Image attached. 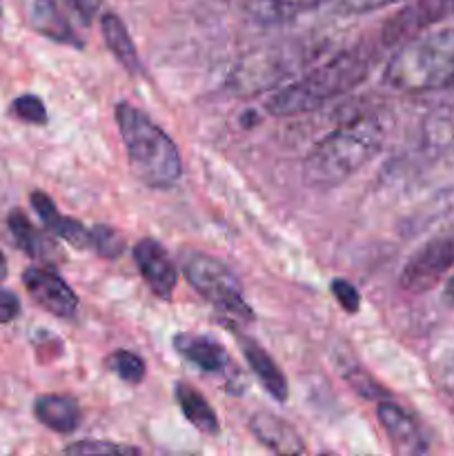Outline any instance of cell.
<instances>
[{
	"instance_id": "cell-1",
	"label": "cell",
	"mask_w": 454,
	"mask_h": 456,
	"mask_svg": "<svg viewBox=\"0 0 454 456\" xmlns=\"http://www.w3.org/2000/svg\"><path fill=\"white\" fill-rule=\"evenodd\" d=\"M385 129L374 116L347 120L320 138L303 159V183L312 190H332L363 169L381 151Z\"/></svg>"
},
{
	"instance_id": "cell-2",
	"label": "cell",
	"mask_w": 454,
	"mask_h": 456,
	"mask_svg": "<svg viewBox=\"0 0 454 456\" xmlns=\"http://www.w3.org/2000/svg\"><path fill=\"white\" fill-rule=\"evenodd\" d=\"M114 116L134 176L151 190L176 185L182 176V160L167 132L129 102H118Z\"/></svg>"
},
{
	"instance_id": "cell-3",
	"label": "cell",
	"mask_w": 454,
	"mask_h": 456,
	"mask_svg": "<svg viewBox=\"0 0 454 456\" xmlns=\"http://www.w3.org/2000/svg\"><path fill=\"white\" fill-rule=\"evenodd\" d=\"M369 53L365 49H345L329 58L325 65L316 67L310 74L298 78L296 83L279 89L270 101L265 102V110L272 116H298L314 111L323 107L325 102L352 92L356 85L365 80L369 71Z\"/></svg>"
},
{
	"instance_id": "cell-4",
	"label": "cell",
	"mask_w": 454,
	"mask_h": 456,
	"mask_svg": "<svg viewBox=\"0 0 454 456\" xmlns=\"http://www.w3.org/2000/svg\"><path fill=\"white\" fill-rule=\"evenodd\" d=\"M383 83L408 94L454 87V27L401 43L383 69Z\"/></svg>"
},
{
	"instance_id": "cell-5",
	"label": "cell",
	"mask_w": 454,
	"mask_h": 456,
	"mask_svg": "<svg viewBox=\"0 0 454 456\" xmlns=\"http://www.w3.org/2000/svg\"><path fill=\"white\" fill-rule=\"evenodd\" d=\"M181 261L185 279L190 281L191 288L205 301L212 303L221 314L239 319L243 323L254 321V310L245 301L243 285L225 263L205 252H196V249H185L181 254Z\"/></svg>"
},
{
	"instance_id": "cell-6",
	"label": "cell",
	"mask_w": 454,
	"mask_h": 456,
	"mask_svg": "<svg viewBox=\"0 0 454 456\" xmlns=\"http://www.w3.org/2000/svg\"><path fill=\"white\" fill-rule=\"evenodd\" d=\"M310 47L298 43L274 45L240 58L227 78V89L236 96H254L283 83L301 62L310 61Z\"/></svg>"
},
{
	"instance_id": "cell-7",
	"label": "cell",
	"mask_w": 454,
	"mask_h": 456,
	"mask_svg": "<svg viewBox=\"0 0 454 456\" xmlns=\"http://www.w3.org/2000/svg\"><path fill=\"white\" fill-rule=\"evenodd\" d=\"M454 267V230L427 240L409 256L401 272V288L409 294L430 292Z\"/></svg>"
},
{
	"instance_id": "cell-8",
	"label": "cell",
	"mask_w": 454,
	"mask_h": 456,
	"mask_svg": "<svg viewBox=\"0 0 454 456\" xmlns=\"http://www.w3.org/2000/svg\"><path fill=\"white\" fill-rule=\"evenodd\" d=\"M22 285H25L29 297L43 310L58 316V319H71L76 310H78L76 292L53 270H47V267H27L22 272Z\"/></svg>"
},
{
	"instance_id": "cell-9",
	"label": "cell",
	"mask_w": 454,
	"mask_h": 456,
	"mask_svg": "<svg viewBox=\"0 0 454 456\" xmlns=\"http://www.w3.org/2000/svg\"><path fill=\"white\" fill-rule=\"evenodd\" d=\"M450 9H452V0H414L383 25V45H401L414 38L418 31L439 22Z\"/></svg>"
},
{
	"instance_id": "cell-10",
	"label": "cell",
	"mask_w": 454,
	"mask_h": 456,
	"mask_svg": "<svg viewBox=\"0 0 454 456\" xmlns=\"http://www.w3.org/2000/svg\"><path fill=\"white\" fill-rule=\"evenodd\" d=\"M134 261H136L138 270H141L142 279L150 285L151 292L167 301L178 283L176 265H174L167 249L158 240L142 239L134 248Z\"/></svg>"
},
{
	"instance_id": "cell-11",
	"label": "cell",
	"mask_w": 454,
	"mask_h": 456,
	"mask_svg": "<svg viewBox=\"0 0 454 456\" xmlns=\"http://www.w3.org/2000/svg\"><path fill=\"white\" fill-rule=\"evenodd\" d=\"M377 417L396 452L408 456L427 452V444L423 439L421 430L403 408L390 403V401H381L377 408Z\"/></svg>"
},
{
	"instance_id": "cell-12",
	"label": "cell",
	"mask_w": 454,
	"mask_h": 456,
	"mask_svg": "<svg viewBox=\"0 0 454 456\" xmlns=\"http://www.w3.org/2000/svg\"><path fill=\"white\" fill-rule=\"evenodd\" d=\"M249 432L256 436L261 445L276 454H305L307 448L298 432L289 426L285 419L276 417V414L267 412V410H258L249 419Z\"/></svg>"
},
{
	"instance_id": "cell-13",
	"label": "cell",
	"mask_w": 454,
	"mask_h": 456,
	"mask_svg": "<svg viewBox=\"0 0 454 456\" xmlns=\"http://www.w3.org/2000/svg\"><path fill=\"white\" fill-rule=\"evenodd\" d=\"M22 9H25L27 25L34 31L56 40V43L71 45L76 49L83 47V40L71 29L69 20L62 16L56 0H22Z\"/></svg>"
},
{
	"instance_id": "cell-14",
	"label": "cell",
	"mask_w": 454,
	"mask_h": 456,
	"mask_svg": "<svg viewBox=\"0 0 454 456\" xmlns=\"http://www.w3.org/2000/svg\"><path fill=\"white\" fill-rule=\"evenodd\" d=\"M174 347L182 359L209 374H227L231 370V359L221 343L200 334H178Z\"/></svg>"
},
{
	"instance_id": "cell-15",
	"label": "cell",
	"mask_w": 454,
	"mask_h": 456,
	"mask_svg": "<svg viewBox=\"0 0 454 456\" xmlns=\"http://www.w3.org/2000/svg\"><path fill=\"white\" fill-rule=\"evenodd\" d=\"M29 200L31 208L36 209L40 221L45 223V227H47L52 234H56L58 239L67 240V243L74 245V248L78 249H85L92 245V232L85 230L83 223L76 221V218L62 216V214L58 212L56 203H53L45 191H34V194L29 196Z\"/></svg>"
},
{
	"instance_id": "cell-16",
	"label": "cell",
	"mask_w": 454,
	"mask_h": 456,
	"mask_svg": "<svg viewBox=\"0 0 454 456\" xmlns=\"http://www.w3.org/2000/svg\"><path fill=\"white\" fill-rule=\"evenodd\" d=\"M234 337H236V341H239L245 361L249 363L252 372L256 374L258 381L263 383V387H265V390L270 392L276 401H280V403H283V401H288V395H289L288 379H285V374L280 372V368L276 365V361L272 359V356L267 354V352L263 350V347L258 346L254 338L243 337L240 332H234Z\"/></svg>"
},
{
	"instance_id": "cell-17",
	"label": "cell",
	"mask_w": 454,
	"mask_h": 456,
	"mask_svg": "<svg viewBox=\"0 0 454 456\" xmlns=\"http://www.w3.org/2000/svg\"><path fill=\"white\" fill-rule=\"evenodd\" d=\"M34 414L45 428L58 435H71L78 430L83 412L74 396L67 395H43L36 399Z\"/></svg>"
},
{
	"instance_id": "cell-18",
	"label": "cell",
	"mask_w": 454,
	"mask_h": 456,
	"mask_svg": "<svg viewBox=\"0 0 454 456\" xmlns=\"http://www.w3.org/2000/svg\"><path fill=\"white\" fill-rule=\"evenodd\" d=\"M323 0H245L243 12L254 25H285L294 18L316 9Z\"/></svg>"
},
{
	"instance_id": "cell-19",
	"label": "cell",
	"mask_w": 454,
	"mask_h": 456,
	"mask_svg": "<svg viewBox=\"0 0 454 456\" xmlns=\"http://www.w3.org/2000/svg\"><path fill=\"white\" fill-rule=\"evenodd\" d=\"M101 31H102V38H105L107 47H109V52L114 53L116 61L120 62V65L125 67V69L129 71V74H141V58H138V52L136 47H134V40L132 36H129L127 27H125V22L120 20L116 13L107 12L102 13L101 18Z\"/></svg>"
},
{
	"instance_id": "cell-20",
	"label": "cell",
	"mask_w": 454,
	"mask_h": 456,
	"mask_svg": "<svg viewBox=\"0 0 454 456\" xmlns=\"http://www.w3.org/2000/svg\"><path fill=\"white\" fill-rule=\"evenodd\" d=\"M174 395H176L178 405H181V412L185 414V419L196 430L205 432V435H218L221 423H218L216 412L196 387L187 386V383H176Z\"/></svg>"
},
{
	"instance_id": "cell-21",
	"label": "cell",
	"mask_w": 454,
	"mask_h": 456,
	"mask_svg": "<svg viewBox=\"0 0 454 456\" xmlns=\"http://www.w3.org/2000/svg\"><path fill=\"white\" fill-rule=\"evenodd\" d=\"M7 225L12 236L16 239L18 248L31 258H38V261H52L56 256V248H53L52 240L43 234L40 230H36L31 225L29 218L20 212V209H13L7 218Z\"/></svg>"
},
{
	"instance_id": "cell-22",
	"label": "cell",
	"mask_w": 454,
	"mask_h": 456,
	"mask_svg": "<svg viewBox=\"0 0 454 456\" xmlns=\"http://www.w3.org/2000/svg\"><path fill=\"white\" fill-rule=\"evenodd\" d=\"M107 370L114 372L120 381L129 383V386H138L145 379V361L138 354L127 350H116L107 356Z\"/></svg>"
},
{
	"instance_id": "cell-23",
	"label": "cell",
	"mask_w": 454,
	"mask_h": 456,
	"mask_svg": "<svg viewBox=\"0 0 454 456\" xmlns=\"http://www.w3.org/2000/svg\"><path fill=\"white\" fill-rule=\"evenodd\" d=\"M89 232H92V245H89V248H92L98 256L114 261V258H118L120 254H123L125 239L116 230H111V227L107 225H96Z\"/></svg>"
},
{
	"instance_id": "cell-24",
	"label": "cell",
	"mask_w": 454,
	"mask_h": 456,
	"mask_svg": "<svg viewBox=\"0 0 454 456\" xmlns=\"http://www.w3.org/2000/svg\"><path fill=\"white\" fill-rule=\"evenodd\" d=\"M12 114L16 116L22 123L31 125H45L47 123V107L43 105L38 96H31V94H25V96H18L16 101L12 102Z\"/></svg>"
},
{
	"instance_id": "cell-25",
	"label": "cell",
	"mask_w": 454,
	"mask_h": 456,
	"mask_svg": "<svg viewBox=\"0 0 454 456\" xmlns=\"http://www.w3.org/2000/svg\"><path fill=\"white\" fill-rule=\"evenodd\" d=\"M141 452L134 445H118V444H102V441H78L65 448V454H136Z\"/></svg>"
},
{
	"instance_id": "cell-26",
	"label": "cell",
	"mask_w": 454,
	"mask_h": 456,
	"mask_svg": "<svg viewBox=\"0 0 454 456\" xmlns=\"http://www.w3.org/2000/svg\"><path fill=\"white\" fill-rule=\"evenodd\" d=\"M332 294L334 298L338 301V305L347 312V314H356L361 307V297L356 292V288L352 283L343 279H334L332 281Z\"/></svg>"
},
{
	"instance_id": "cell-27",
	"label": "cell",
	"mask_w": 454,
	"mask_h": 456,
	"mask_svg": "<svg viewBox=\"0 0 454 456\" xmlns=\"http://www.w3.org/2000/svg\"><path fill=\"white\" fill-rule=\"evenodd\" d=\"M394 3H399V0H336V7L345 13H368Z\"/></svg>"
},
{
	"instance_id": "cell-28",
	"label": "cell",
	"mask_w": 454,
	"mask_h": 456,
	"mask_svg": "<svg viewBox=\"0 0 454 456\" xmlns=\"http://www.w3.org/2000/svg\"><path fill=\"white\" fill-rule=\"evenodd\" d=\"M20 314V298L9 289H0V323H12Z\"/></svg>"
},
{
	"instance_id": "cell-29",
	"label": "cell",
	"mask_w": 454,
	"mask_h": 456,
	"mask_svg": "<svg viewBox=\"0 0 454 456\" xmlns=\"http://www.w3.org/2000/svg\"><path fill=\"white\" fill-rule=\"evenodd\" d=\"M65 3L78 13V18L85 22V25H89V22L93 20V16L101 12L102 0H65Z\"/></svg>"
},
{
	"instance_id": "cell-30",
	"label": "cell",
	"mask_w": 454,
	"mask_h": 456,
	"mask_svg": "<svg viewBox=\"0 0 454 456\" xmlns=\"http://www.w3.org/2000/svg\"><path fill=\"white\" fill-rule=\"evenodd\" d=\"M443 301L448 303L450 307L454 310V274L445 281V288H443Z\"/></svg>"
},
{
	"instance_id": "cell-31",
	"label": "cell",
	"mask_w": 454,
	"mask_h": 456,
	"mask_svg": "<svg viewBox=\"0 0 454 456\" xmlns=\"http://www.w3.org/2000/svg\"><path fill=\"white\" fill-rule=\"evenodd\" d=\"M7 272H9V267H7V258H4L3 249H0V281L7 279Z\"/></svg>"
},
{
	"instance_id": "cell-32",
	"label": "cell",
	"mask_w": 454,
	"mask_h": 456,
	"mask_svg": "<svg viewBox=\"0 0 454 456\" xmlns=\"http://www.w3.org/2000/svg\"><path fill=\"white\" fill-rule=\"evenodd\" d=\"M452 12H454V0H452Z\"/></svg>"
}]
</instances>
